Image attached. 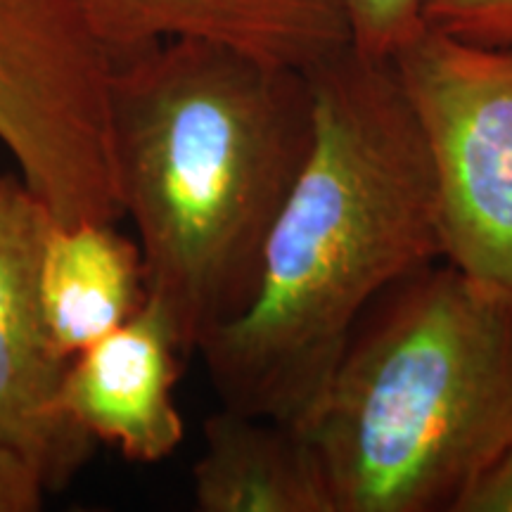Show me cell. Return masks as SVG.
Instances as JSON below:
<instances>
[{"instance_id":"1","label":"cell","mask_w":512,"mask_h":512,"mask_svg":"<svg viewBox=\"0 0 512 512\" xmlns=\"http://www.w3.org/2000/svg\"><path fill=\"white\" fill-rule=\"evenodd\" d=\"M306 74L309 162L268 235L252 302L197 347L223 408L304 432L368 306L444 259L432 162L392 62L347 48Z\"/></svg>"},{"instance_id":"2","label":"cell","mask_w":512,"mask_h":512,"mask_svg":"<svg viewBox=\"0 0 512 512\" xmlns=\"http://www.w3.org/2000/svg\"><path fill=\"white\" fill-rule=\"evenodd\" d=\"M112 150L147 294L188 356L240 316L316 140L309 74L207 41L112 64Z\"/></svg>"},{"instance_id":"3","label":"cell","mask_w":512,"mask_h":512,"mask_svg":"<svg viewBox=\"0 0 512 512\" xmlns=\"http://www.w3.org/2000/svg\"><path fill=\"white\" fill-rule=\"evenodd\" d=\"M306 434L337 512H456L512 444V297L444 259L396 280Z\"/></svg>"},{"instance_id":"4","label":"cell","mask_w":512,"mask_h":512,"mask_svg":"<svg viewBox=\"0 0 512 512\" xmlns=\"http://www.w3.org/2000/svg\"><path fill=\"white\" fill-rule=\"evenodd\" d=\"M112 57L76 0H0V143L55 223L124 216Z\"/></svg>"},{"instance_id":"5","label":"cell","mask_w":512,"mask_h":512,"mask_svg":"<svg viewBox=\"0 0 512 512\" xmlns=\"http://www.w3.org/2000/svg\"><path fill=\"white\" fill-rule=\"evenodd\" d=\"M392 67L432 162L444 261L512 297V48L425 27Z\"/></svg>"},{"instance_id":"6","label":"cell","mask_w":512,"mask_h":512,"mask_svg":"<svg viewBox=\"0 0 512 512\" xmlns=\"http://www.w3.org/2000/svg\"><path fill=\"white\" fill-rule=\"evenodd\" d=\"M53 216L22 178L0 176V446L62 489L91 458L95 441L60 408L69 361L48 335L38 261Z\"/></svg>"},{"instance_id":"7","label":"cell","mask_w":512,"mask_h":512,"mask_svg":"<svg viewBox=\"0 0 512 512\" xmlns=\"http://www.w3.org/2000/svg\"><path fill=\"white\" fill-rule=\"evenodd\" d=\"M185 356L174 320L147 294L136 316L69 361L62 413L131 463H162L183 441L176 382Z\"/></svg>"},{"instance_id":"8","label":"cell","mask_w":512,"mask_h":512,"mask_svg":"<svg viewBox=\"0 0 512 512\" xmlns=\"http://www.w3.org/2000/svg\"><path fill=\"white\" fill-rule=\"evenodd\" d=\"M112 64L164 41H207L311 72L351 48L342 0H76Z\"/></svg>"},{"instance_id":"9","label":"cell","mask_w":512,"mask_h":512,"mask_svg":"<svg viewBox=\"0 0 512 512\" xmlns=\"http://www.w3.org/2000/svg\"><path fill=\"white\" fill-rule=\"evenodd\" d=\"M192 467L202 512H337L309 434L287 422L223 408L202 425Z\"/></svg>"},{"instance_id":"10","label":"cell","mask_w":512,"mask_h":512,"mask_svg":"<svg viewBox=\"0 0 512 512\" xmlns=\"http://www.w3.org/2000/svg\"><path fill=\"white\" fill-rule=\"evenodd\" d=\"M38 294L57 354L72 361L145 304L140 245L114 223H50L38 261Z\"/></svg>"},{"instance_id":"11","label":"cell","mask_w":512,"mask_h":512,"mask_svg":"<svg viewBox=\"0 0 512 512\" xmlns=\"http://www.w3.org/2000/svg\"><path fill=\"white\" fill-rule=\"evenodd\" d=\"M430 0H342L351 50L366 60L392 62L420 34Z\"/></svg>"},{"instance_id":"12","label":"cell","mask_w":512,"mask_h":512,"mask_svg":"<svg viewBox=\"0 0 512 512\" xmlns=\"http://www.w3.org/2000/svg\"><path fill=\"white\" fill-rule=\"evenodd\" d=\"M425 24L475 46L512 48V0H430Z\"/></svg>"},{"instance_id":"13","label":"cell","mask_w":512,"mask_h":512,"mask_svg":"<svg viewBox=\"0 0 512 512\" xmlns=\"http://www.w3.org/2000/svg\"><path fill=\"white\" fill-rule=\"evenodd\" d=\"M46 484L27 458L0 446V512L41 510Z\"/></svg>"},{"instance_id":"14","label":"cell","mask_w":512,"mask_h":512,"mask_svg":"<svg viewBox=\"0 0 512 512\" xmlns=\"http://www.w3.org/2000/svg\"><path fill=\"white\" fill-rule=\"evenodd\" d=\"M456 512H512V444L465 491Z\"/></svg>"}]
</instances>
